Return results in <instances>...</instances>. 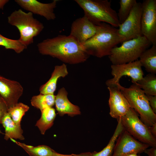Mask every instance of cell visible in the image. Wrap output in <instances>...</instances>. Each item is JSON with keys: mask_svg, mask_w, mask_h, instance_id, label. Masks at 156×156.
I'll return each mask as SVG.
<instances>
[{"mask_svg": "<svg viewBox=\"0 0 156 156\" xmlns=\"http://www.w3.org/2000/svg\"><path fill=\"white\" fill-rule=\"evenodd\" d=\"M39 53L70 64L85 62L90 55L82 44L69 35H59L47 38L37 45Z\"/></svg>", "mask_w": 156, "mask_h": 156, "instance_id": "obj_1", "label": "cell"}, {"mask_svg": "<svg viewBox=\"0 0 156 156\" xmlns=\"http://www.w3.org/2000/svg\"><path fill=\"white\" fill-rule=\"evenodd\" d=\"M96 25L95 34L82 44L90 56L99 58L109 56L112 49L122 43L118 29L104 22Z\"/></svg>", "mask_w": 156, "mask_h": 156, "instance_id": "obj_2", "label": "cell"}, {"mask_svg": "<svg viewBox=\"0 0 156 156\" xmlns=\"http://www.w3.org/2000/svg\"><path fill=\"white\" fill-rule=\"evenodd\" d=\"M75 1L83 10L84 15L95 25L104 22L116 28L118 27L120 24L117 13L111 7V0Z\"/></svg>", "mask_w": 156, "mask_h": 156, "instance_id": "obj_3", "label": "cell"}, {"mask_svg": "<svg viewBox=\"0 0 156 156\" xmlns=\"http://www.w3.org/2000/svg\"><path fill=\"white\" fill-rule=\"evenodd\" d=\"M8 23L16 27L20 34L18 40L26 47L34 42V38L44 28L43 24L34 18L33 14L19 9L15 10L8 17Z\"/></svg>", "mask_w": 156, "mask_h": 156, "instance_id": "obj_4", "label": "cell"}, {"mask_svg": "<svg viewBox=\"0 0 156 156\" xmlns=\"http://www.w3.org/2000/svg\"><path fill=\"white\" fill-rule=\"evenodd\" d=\"M118 86L133 109L140 117V119L148 127L156 123V114L152 111L146 94L137 83H133L129 88Z\"/></svg>", "mask_w": 156, "mask_h": 156, "instance_id": "obj_5", "label": "cell"}, {"mask_svg": "<svg viewBox=\"0 0 156 156\" xmlns=\"http://www.w3.org/2000/svg\"><path fill=\"white\" fill-rule=\"evenodd\" d=\"M111 50L109 56L113 65L123 64L138 60L142 53L151 44L143 36L124 41Z\"/></svg>", "mask_w": 156, "mask_h": 156, "instance_id": "obj_6", "label": "cell"}, {"mask_svg": "<svg viewBox=\"0 0 156 156\" xmlns=\"http://www.w3.org/2000/svg\"><path fill=\"white\" fill-rule=\"evenodd\" d=\"M120 118L124 130L133 137L149 146L156 147V137L151 134L149 127L141 121L133 109L130 108Z\"/></svg>", "mask_w": 156, "mask_h": 156, "instance_id": "obj_7", "label": "cell"}, {"mask_svg": "<svg viewBox=\"0 0 156 156\" xmlns=\"http://www.w3.org/2000/svg\"><path fill=\"white\" fill-rule=\"evenodd\" d=\"M142 12V3L137 2L128 17L118 27V32L121 40V43L142 36L141 24Z\"/></svg>", "mask_w": 156, "mask_h": 156, "instance_id": "obj_8", "label": "cell"}, {"mask_svg": "<svg viewBox=\"0 0 156 156\" xmlns=\"http://www.w3.org/2000/svg\"><path fill=\"white\" fill-rule=\"evenodd\" d=\"M142 4V34L152 45H156V0H145Z\"/></svg>", "mask_w": 156, "mask_h": 156, "instance_id": "obj_9", "label": "cell"}, {"mask_svg": "<svg viewBox=\"0 0 156 156\" xmlns=\"http://www.w3.org/2000/svg\"><path fill=\"white\" fill-rule=\"evenodd\" d=\"M142 66L138 60L125 64H112L111 74L113 77L106 81V85L107 87L117 85L120 78L124 76L130 77L133 83H136L143 77Z\"/></svg>", "mask_w": 156, "mask_h": 156, "instance_id": "obj_10", "label": "cell"}, {"mask_svg": "<svg viewBox=\"0 0 156 156\" xmlns=\"http://www.w3.org/2000/svg\"><path fill=\"white\" fill-rule=\"evenodd\" d=\"M149 147L136 140L125 130L117 138L112 156H124L131 153L139 154Z\"/></svg>", "mask_w": 156, "mask_h": 156, "instance_id": "obj_11", "label": "cell"}, {"mask_svg": "<svg viewBox=\"0 0 156 156\" xmlns=\"http://www.w3.org/2000/svg\"><path fill=\"white\" fill-rule=\"evenodd\" d=\"M23 91V88L19 82L0 75V96L8 108L18 103Z\"/></svg>", "mask_w": 156, "mask_h": 156, "instance_id": "obj_12", "label": "cell"}, {"mask_svg": "<svg viewBox=\"0 0 156 156\" xmlns=\"http://www.w3.org/2000/svg\"><path fill=\"white\" fill-rule=\"evenodd\" d=\"M107 88L109 92V114L113 118L117 119L125 115L131 107L118 84L107 87Z\"/></svg>", "mask_w": 156, "mask_h": 156, "instance_id": "obj_13", "label": "cell"}, {"mask_svg": "<svg viewBox=\"0 0 156 156\" xmlns=\"http://www.w3.org/2000/svg\"><path fill=\"white\" fill-rule=\"evenodd\" d=\"M15 2L23 9L45 18L48 21L56 18L54 10L56 7L57 0L51 3H43L36 0H15Z\"/></svg>", "mask_w": 156, "mask_h": 156, "instance_id": "obj_14", "label": "cell"}, {"mask_svg": "<svg viewBox=\"0 0 156 156\" xmlns=\"http://www.w3.org/2000/svg\"><path fill=\"white\" fill-rule=\"evenodd\" d=\"M96 30V25L86 16L75 20L72 24L70 35L82 44L92 37Z\"/></svg>", "mask_w": 156, "mask_h": 156, "instance_id": "obj_15", "label": "cell"}, {"mask_svg": "<svg viewBox=\"0 0 156 156\" xmlns=\"http://www.w3.org/2000/svg\"><path fill=\"white\" fill-rule=\"evenodd\" d=\"M67 95V92L63 87L59 90L55 95V104L58 114L61 116L67 114L70 117L80 114V108L69 101Z\"/></svg>", "mask_w": 156, "mask_h": 156, "instance_id": "obj_16", "label": "cell"}, {"mask_svg": "<svg viewBox=\"0 0 156 156\" xmlns=\"http://www.w3.org/2000/svg\"><path fill=\"white\" fill-rule=\"evenodd\" d=\"M68 74L66 65L63 64L57 65L52 73L49 80L40 88V93L44 94H54L56 88L57 81L60 77H64Z\"/></svg>", "mask_w": 156, "mask_h": 156, "instance_id": "obj_17", "label": "cell"}, {"mask_svg": "<svg viewBox=\"0 0 156 156\" xmlns=\"http://www.w3.org/2000/svg\"><path fill=\"white\" fill-rule=\"evenodd\" d=\"M0 123L2 124L5 129L4 138L5 140H7L9 138L24 140L21 126L16 125L13 122L8 112L2 117Z\"/></svg>", "mask_w": 156, "mask_h": 156, "instance_id": "obj_18", "label": "cell"}, {"mask_svg": "<svg viewBox=\"0 0 156 156\" xmlns=\"http://www.w3.org/2000/svg\"><path fill=\"white\" fill-rule=\"evenodd\" d=\"M139 60L142 66L150 73H156V45H153L149 49L141 54Z\"/></svg>", "mask_w": 156, "mask_h": 156, "instance_id": "obj_19", "label": "cell"}, {"mask_svg": "<svg viewBox=\"0 0 156 156\" xmlns=\"http://www.w3.org/2000/svg\"><path fill=\"white\" fill-rule=\"evenodd\" d=\"M41 115L36 124L41 133L44 135L46 131L53 125L56 116L55 109L52 107L46 108L41 111Z\"/></svg>", "mask_w": 156, "mask_h": 156, "instance_id": "obj_20", "label": "cell"}, {"mask_svg": "<svg viewBox=\"0 0 156 156\" xmlns=\"http://www.w3.org/2000/svg\"><path fill=\"white\" fill-rule=\"evenodd\" d=\"M15 142L30 156H54L59 153L45 145L34 146L19 142Z\"/></svg>", "mask_w": 156, "mask_h": 156, "instance_id": "obj_21", "label": "cell"}, {"mask_svg": "<svg viewBox=\"0 0 156 156\" xmlns=\"http://www.w3.org/2000/svg\"><path fill=\"white\" fill-rule=\"evenodd\" d=\"M118 124L114 132L107 145L101 151L91 153V156H112L116 142L120 134L124 130L120 118L117 119Z\"/></svg>", "mask_w": 156, "mask_h": 156, "instance_id": "obj_22", "label": "cell"}, {"mask_svg": "<svg viewBox=\"0 0 156 156\" xmlns=\"http://www.w3.org/2000/svg\"><path fill=\"white\" fill-rule=\"evenodd\" d=\"M55 96L54 94L40 93L32 97L31 100V104L41 112L46 108L52 107L55 105Z\"/></svg>", "mask_w": 156, "mask_h": 156, "instance_id": "obj_23", "label": "cell"}, {"mask_svg": "<svg viewBox=\"0 0 156 156\" xmlns=\"http://www.w3.org/2000/svg\"><path fill=\"white\" fill-rule=\"evenodd\" d=\"M146 95H156V76L149 73L137 83Z\"/></svg>", "mask_w": 156, "mask_h": 156, "instance_id": "obj_24", "label": "cell"}, {"mask_svg": "<svg viewBox=\"0 0 156 156\" xmlns=\"http://www.w3.org/2000/svg\"><path fill=\"white\" fill-rule=\"evenodd\" d=\"M29 108V107L25 104L21 103H18L14 106L8 108V113L16 125L21 126L22 118Z\"/></svg>", "mask_w": 156, "mask_h": 156, "instance_id": "obj_25", "label": "cell"}, {"mask_svg": "<svg viewBox=\"0 0 156 156\" xmlns=\"http://www.w3.org/2000/svg\"><path fill=\"white\" fill-rule=\"evenodd\" d=\"M0 46L6 49L13 50L17 53L22 52L27 48L18 40H13L6 38L0 34Z\"/></svg>", "mask_w": 156, "mask_h": 156, "instance_id": "obj_26", "label": "cell"}, {"mask_svg": "<svg viewBox=\"0 0 156 156\" xmlns=\"http://www.w3.org/2000/svg\"><path fill=\"white\" fill-rule=\"evenodd\" d=\"M136 2V0L120 1V8L117 14L120 24L122 23L126 20Z\"/></svg>", "mask_w": 156, "mask_h": 156, "instance_id": "obj_27", "label": "cell"}, {"mask_svg": "<svg viewBox=\"0 0 156 156\" xmlns=\"http://www.w3.org/2000/svg\"><path fill=\"white\" fill-rule=\"evenodd\" d=\"M8 109L7 105L0 96V122L2 117L8 112ZM0 133L3 134L0 129Z\"/></svg>", "mask_w": 156, "mask_h": 156, "instance_id": "obj_28", "label": "cell"}, {"mask_svg": "<svg viewBox=\"0 0 156 156\" xmlns=\"http://www.w3.org/2000/svg\"><path fill=\"white\" fill-rule=\"evenodd\" d=\"M150 105L153 112L156 114V95H146Z\"/></svg>", "mask_w": 156, "mask_h": 156, "instance_id": "obj_29", "label": "cell"}, {"mask_svg": "<svg viewBox=\"0 0 156 156\" xmlns=\"http://www.w3.org/2000/svg\"><path fill=\"white\" fill-rule=\"evenodd\" d=\"M148 156H156V147H152L151 148L146 149L144 151Z\"/></svg>", "mask_w": 156, "mask_h": 156, "instance_id": "obj_30", "label": "cell"}, {"mask_svg": "<svg viewBox=\"0 0 156 156\" xmlns=\"http://www.w3.org/2000/svg\"><path fill=\"white\" fill-rule=\"evenodd\" d=\"M91 153L90 152H85L79 154H72L70 155H64L59 153L54 156H91Z\"/></svg>", "mask_w": 156, "mask_h": 156, "instance_id": "obj_31", "label": "cell"}, {"mask_svg": "<svg viewBox=\"0 0 156 156\" xmlns=\"http://www.w3.org/2000/svg\"><path fill=\"white\" fill-rule=\"evenodd\" d=\"M149 130L151 134L156 137V123H154L151 126L149 127Z\"/></svg>", "mask_w": 156, "mask_h": 156, "instance_id": "obj_32", "label": "cell"}, {"mask_svg": "<svg viewBox=\"0 0 156 156\" xmlns=\"http://www.w3.org/2000/svg\"><path fill=\"white\" fill-rule=\"evenodd\" d=\"M9 1L8 0H0V10L3 9L5 5Z\"/></svg>", "mask_w": 156, "mask_h": 156, "instance_id": "obj_33", "label": "cell"}, {"mask_svg": "<svg viewBox=\"0 0 156 156\" xmlns=\"http://www.w3.org/2000/svg\"><path fill=\"white\" fill-rule=\"evenodd\" d=\"M124 156H140L138 154L135 153H132L127 154Z\"/></svg>", "mask_w": 156, "mask_h": 156, "instance_id": "obj_34", "label": "cell"}]
</instances>
